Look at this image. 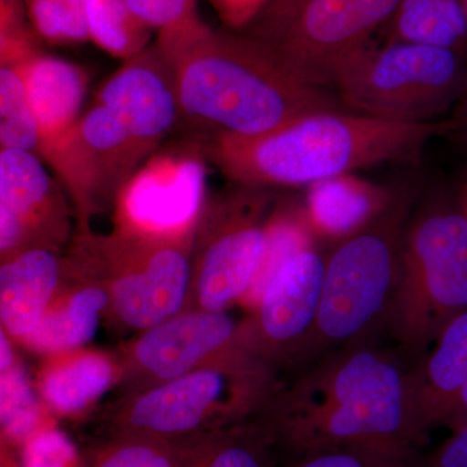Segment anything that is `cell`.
<instances>
[{"label": "cell", "mask_w": 467, "mask_h": 467, "mask_svg": "<svg viewBox=\"0 0 467 467\" xmlns=\"http://www.w3.org/2000/svg\"><path fill=\"white\" fill-rule=\"evenodd\" d=\"M337 350L270 402L263 427L275 444L299 456L340 447L416 451L426 432L411 368L362 343Z\"/></svg>", "instance_id": "1"}, {"label": "cell", "mask_w": 467, "mask_h": 467, "mask_svg": "<svg viewBox=\"0 0 467 467\" xmlns=\"http://www.w3.org/2000/svg\"><path fill=\"white\" fill-rule=\"evenodd\" d=\"M156 46L173 70L181 119L211 138L257 137L308 113L342 109L263 42L216 32L201 17L161 30Z\"/></svg>", "instance_id": "2"}, {"label": "cell", "mask_w": 467, "mask_h": 467, "mask_svg": "<svg viewBox=\"0 0 467 467\" xmlns=\"http://www.w3.org/2000/svg\"><path fill=\"white\" fill-rule=\"evenodd\" d=\"M454 122H395L350 110H318L257 137L217 135L202 150L242 186L297 187L398 161Z\"/></svg>", "instance_id": "3"}, {"label": "cell", "mask_w": 467, "mask_h": 467, "mask_svg": "<svg viewBox=\"0 0 467 467\" xmlns=\"http://www.w3.org/2000/svg\"><path fill=\"white\" fill-rule=\"evenodd\" d=\"M407 202L391 201L326 259L317 321L304 355L359 343L383 325L400 270Z\"/></svg>", "instance_id": "4"}, {"label": "cell", "mask_w": 467, "mask_h": 467, "mask_svg": "<svg viewBox=\"0 0 467 467\" xmlns=\"http://www.w3.org/2000/svg\"><path fill=\"white\" fill-rule=\"evenodd\" d=\"M467 310V213L423 212L405 230L395 294L383 325L411 355Z\"/></svg>", "instance_id": "5"}, {"label": "cell", "mask_w": 467, "mask_h": 467, "mask_svg": "<svg viewBox=\"0 0 467 467\" xmlns=\"http://www.w3.org/2000/svg\"><path fill=\"white\" fill-rule=\"evenodd\" d=\"M467 69L463 55L407 42L368 45L335 76L343 109L395 122H431L460 100Z\"/></svg>", "instance_id": "6"}, {"label": "cell", "mask_w": 467, "mask_h": 467, "mask_svg": "<svg viewBox=\"0 0 467 467\" xmlns=\"http://www.w3.org/2000/svg\"><path fill=\"white\" fill-rule=\"evenodd\" d=\"M267 379L242 361L195 368L137 399L126 422L133 435L167 441L214 431L266 399Z\"/></svg>", "instance_id": "7"}, {"label": "cell", "mask_w": 467, "mask_h": 467, "mask_svg": "<svg viewBox=\"0 0 467 467\" xmlns=\"http://www.w3.org/2000/svg\"><path fill=\"white\" fill-rule=\"evenodd\" d=\"M198 142L156 150L116 193L119 234L138 241L187 243L207 192L205 153Z\"/></svg>", "instance_id": "8"}, {"label": "cell", "mask_w": 467, "mask_h": 467, "mask_svg": "<svg viewBox=\"0 0 467 467\" xmlns=\"http://www.w3.org/2000/svg\"><path fill=\"white\" fill-rule=\"evenodd\" d=\"M400 0H309L284 32L264 43L282 66L324 88L370 45Z\"/></svg>", "instance_id": "9"}, {"label": "cell", "mask_w": 467, "mask_h": 467, "mask_svg": "<svg viewBox=\"0 0 467 467\" xmlns=\"http://www.w3.org/2000/svg\"><path fill=\"white\" fill-rule=\"evenodd\" d=\"M233 195L214 209L192 270L198 309L225 312L247 295L265 254L267 225L259 193Z\"/></svg>", "instance_id": "10"}, {"label": "cell", "mask_w": 467, "mask_h": 467, "mask_svg": "<svg viewBox=\"0 0 467 467\" xmlns=\"http://www.w3.org/2000/svg\"><path fill=\"white\" fill-rule=\"evenodd\" d=\"M115 248L126 261L110 294L117 316L149 330L178 315L192 279L186 243L143 242L119 234Z\"/></svg>", "instance_id": "11"}, {"label": "cell", "mask_w": 467, "mask_h": 467, "mask_svg": "<svg viewBox=\"0 0 467 467\" xmlns=\"http://www.w3.org/2000/svg\"><path fill=\"white\" fill-rule=\"evenodd\" d=\"M95 103L115 113L149 156L181 119L173 70L156 45L126 60L101 86Z\"/></svg>", "instance_id": "12"}, {"label": "cell", "mask_w": 467, "mask_h": 467, "mask_svg": "<svg viewBox=\"0 0 467 467\" xmlns=\"http://www.w3.org/2000/svg\"><path fill=\"white\" fill-rule=\"evenodd\" d=\"M325 264V257L309 245L270 276L257 313V335L269 355L306 353L317 321Z\"/></svg>", "instance_id": "13"}, {"label": "cell", "mask_w": 467, "mask_h": 467, "mask_svg": "<svg viewBox=\"0 0 467 467\" xmlns=\"http://www.w3.org/2000/svg\"><path fill=\"white\" fill-rule=\"evenodd\" d=\"M147 158L115 113L94 103L79 119L75 140L57 177L85 202L95 195L119 192Z\"/></svg>", "instance_id": "14"}, {"label": "cell", "mask_w": 467, "mask_h": 467, "mask_svg": "<svg viewBox=\"0 0 467 467\" xmlns=\"http://www.w3.org/2000/svg\"><path fill=\"white\" fill-rule=\"evenodd\" d=\"M27 106L38 130V156L57 173L75 140L88 75L69 61L36 55L17 64Z\"/></svg>", "instance_id": "15"}, {"label": "cell", "mask_w": 467, "mask_h": 467, "mask_svg": "<svg viewBox=\"0 0 467 467\" xmlns=\"http://www.w3.org/2000/svg\"><path fill=\"white\" fill-rule=\"evenodd\" d=\"M235 334V324L227 313L198 309L146 330L135 356L149 373L171 380L216 358Z\"/></svg>", "instance_id": "16"}, {"label": "cell", "mask_w": 467, "mask_h": 467, "mask_svg": "<svg viewBox=\"0 0 467 467\" xmlns=\"http://www.w3.org/2000/svg\"><path fill=\"white\" fill-rule=\"evenodd\" d=\"M410 370L418 420L427 431L450 425L467 384V310L451 319Z\"/></svg>", "instance_id": "17"}, {"label": "cell", "mask_w": 467, "mask_h": 467, "mask_svg": "<svg viewBox=\"0 0 467 467\" xmlns=\"http://www.w3.org/2000/svg\"><path fill=\"white\" fill-rule=\"evenodd\" d=\"M54 252L30 247L12 252L0 265V324L14 339L26 342L51 306L60 279Z\"/></svg>", "instance_id": "18"}, {"label": "cell", "mask_w": 467, "mask_h": 467, "mask_svg": "<svg viewBox=\"0 0 467 467\" xmlns=\"http://www.w3.org/2000/svg\"><path fill=\"white\" fill-rule=\"evenodd\" d=\"M391 201L382 187L352 173L309 186L306 218L313 230L331 238H347L370 223Z\"/></svg>", "instance_id": "19"}, {"label": "cell", "mask_w": 467, "mask_h": 467, "mask_svg": "<svg viewBox=\"0 0 467 467\" xmlns=\"http://www.w3.org/2000/svg\"><path fill=\"white\" fill-rule=\"evenodd\" d=\"M0 202L30 235L47 229L61 212L60 196L45 161L26 150H0Z\"/></svg>", "instance_id": "20"}, {"label": "cell", "mask_w": 467, "mask_h": 467, "mask_svg": "<svg viewBox=\"0 0 467 467\" xmlns=\"http://www.w3.org/2000/svg\"><path fill=\"white\" fill-rule=\"evenodd\" d=\"M63 355L43 370L39 391L51 410L72 416L90 407L109 389L115 368L99 353Z\"/></svg>", "instance_id": "21"}, {"label": "cell", "mask_w": 467, "mask_h": 467, "mask_svg": "<svg viewBox=\"0 0 467 467\" xmlns=\"http://www.w3.org/2000/svg\"><path fill=\"white\" fill-rule=\"evenodd\" d=\"M387 42H407L465 54L463 0H400L389 23Z\"/></svg>", "instance_id": "22"}, {"label": "cell", "mask_w": 467, "mask_h": 467, "mask_svg": "<svg viewBox=\"0 0 467 467\" xmlns=\"http://www.w3.org/2000/svg\"><path fill=\"white\" fill-rule=\"evenodd\" d=\"M109 303L103 288L85 287L50 306L26 342L42 353L63 355L88 344L97 333L101 310Z\"/></svg>", "instance_id": "23"}, {"label": "cell", "mask_w": 467, "mask_h": 467, "mask_svg": "<svg viewBox=\"0 0 467 467\" xmlns=\"http://www.w3.org/2000/svg\"><path fill=\"white\" fill-rule=\"evenodd\" d=\"M273 445L263 426L218 429L184 441L182 467H275L269 451Z\"/></svg>", "instance_id": "24"}, {"label": "cell", "mask_w": 467, "mask_h": 467, "mask_svg": "<svg viewBox=\"0 0 467 467\" xmlns=\"http://www.w3.org/2000/svg\"><path fill=\"white\" fill-rule=\"evenodd\" d=\"M84 7L90 41L101 50L126 61L149 47L152 29L125 0H84Z\"/></svg>", "instance_id": "25"}, {"label": "cell", "mask_w": 467, "mask_h": 467, "mask_svg": "<svg viewBox=\"0 0 467 467\" xmlns=\"http://www.w3.org/2000/svg\"><path fill=\"white\" fill-rule=\"evenodd\" d=\"M52 425L23 368L0 374V436L23 445L39 430Z\"/></svg>", "instance_id": "26"}, {"label": "cell", "mask_w": 467, "mask_h": 467, "mask_svg": "<svg viewBox=\"0 0 467 467\" xmlns=\"http://www.w3.org/2000/svg\"><path fill=\"white\" fill-rule=\"evenodd\" d=\"M39 138L17 66L0 67V150H32Z\"/></svg>", "instance_id": "27"}, {"label": "cell", "mask_w": 467, "mask_h": 467, "mask_svg": "<svg viewBox=\"0 0 467 467\" xmlns=\"http://www.w3.org/2000/svg\"><path fill=\"white\" fill-rule=\"evenodd\" d=\"M36 36L51 45L90 41L84 0H24Z\"/></svg>", "instance_id": "28"}, {"label": "cell", "mask_w": 467, "mask_h": 467, "mask_svg": "<svg viewBox=\"0 0 467 467\" xmlns=\"http://www.w3.org/2000/svg\"><path fill=\"white\" fill-rule=\"evenodd\" d=\"M95 467H182V444L135 435L104 451Z\"/></svg>", "instance_id": "29"}, {"label": "cell", "mask_w": 467, "mask_h": 467, "mask_svg": "<svg viewBox=\"0 0 467 467\" xmlns=\"http://www.w3.org/2000/svg\"><path fill=\"white\" fill-rule=\"evenodd\" d=\"M290 467H422L416 451L340 447L304 454Z\"/></svg>", "instance_id": "30"}, {"label": "cell", "mask_w": 467, "mask_h": 467, "mask_svg": "<svg viewBox=\"0 0 467 467\" xmlns=\"http://www.w3.org/2000/svg\"><path fill=\"white\" fill-rule=\"evenodd\" d=\"M38 54L24 0H0V67L17 66Z\"/></svg>", "instance_id": "31"}, {"label": "cell", "mask_w": 467, "mask_h": 467, "mask_svg": "<svg viewBox=\"0 0 467 467\" xmlns=\"http://www.w3.org/2000/svg\"><path fill=\"white\" fill-rule=\"evenodd\" d=\"M21 467H84L78 451L54 425L39 430L21 445Z\"/></svg>", "instance_id": "32"}, {"label": "cell", "mask_w": 467, "mask_h": 467, "mask_svg": "<svg viewBox=\"0 0 467 467\" xmlns=\"http://www.w3.org/2000/svg\"><path fill=\"white\" fill-rule=\"evenodd\" d=\"M131 12L150 29L182 26L199 18L198 0H125Z\"/></svg>", "instance_id": "33"}, {"label": "cell", "mask_w": 467, "mask_h": 467, "mask_svg": "<svg viewBox=\"0 0 467 467\" xmlns=\"http://www.w3.org/2000/svg\"><path fill=\"white\" fill-rule=\"evenodd\" d=\"M309 0H270L259 16L252 21L251 38L267 43L276 38Z\"/></svg>", "instance_id": "34"}, {"label": "cell", "mask_w": 467, "mask_h": 467, "mask_svg": "<svg viewBox=\"0 0 467 467\" xmlns=\"http://www.w3.org/2000/svg\"><path fill=\"white\" fill-rule=\"evenodd\" d=\"M422 467H467V422L453 430V435L432 451Z\"/></svg>", "instance_id": "35"}, {"label": "cell", "mask_w": 467, "mask_h": 467, "mask_svg": "<svg viewBox=\"0 0 467 467\" xmlns=\"http://www.w3.org/2000/svg\"><path fill=\"white\" fill-rule=\"evenodd\" d=\"M220 17L232 27L251 24L270 0H209Z\"/></svg>", "instance_id": "36"}, {"label": "cell", "mask_w": 467, "mask_h": 467, "mask_svg": "<svg viewBox=\"0 0 467 467\" xmlns=\"http://www.w3.org/2000/svg\"><path fill=\"white\" fill-rule=\"evenodd\" d=\"M30 236L20 218L0 202V254L17 251Z\"/></svg>", "instance_id": "37"}, {"label": "cell", "mask_w": 467, "mask_h": 467, "mask_svg": "<svg viewBox=\"0 0 467 467\" xmlns=\"http://www.w3.org/2000/svg\"><path fill=\"white\" fill-rule=\"evenodd\" d=\"M16 365V359H15L14 350H12L11 343H9L7 333L0 324V374L11 370Z\"/></svg>", "instance_id": "38"}, {"label": "cell", "mask_w": 467, "mask_h": 467, "mask_svg": "<svg viewBox=\"0 0 467 467\" xmlns=\"http://www.w3.org/2000/svg\"><path fill=\"white\" fill-rule=\"evenodd\" d=\"M467 422V384L463 391L461 392L459 402H457L456 409H454L453 416L450 422L451 430L457 429V427L462 426L463 423Z\"/></svg>", "instance_id": "39"}, {"label": "cell", "mask_w": 467, "mask_h": 467, "mask_svg": "<svg viewBox=\"0 0 467 467\" xmlns=\"http://www.w3.org/2000/svg\"><path fill=\"white\" fill-rule=\"evenodd\" d=\"M11 442L0 436V467H17L16 461L9 451Z\"/></svg>", "instance_id": "40"}, {"label": "cell", "mask_w": 467, "mask_h": 467, "mask_svg": "<svg viewBox=\"0 0 467 467\" xmlns=\"http://www.w3.org/2000/svg\"><path fill=\"white\" fill-rule=\"evenodd\" d=\"M460 109H459V119L457 121H453L454 124H466L467 125V82L465 86V90H463L462 95H461L460 100Z\"/></svg>", "instance_id": "41"}, {"label": "cell", "mask_w": 467, "mask_h": 467, "mask_svg": "<svg viewBox=\"0 0 467 467\" xmlns=\"http://www.w3.org/2000/svg\"><path fill=\"white\" fill-rule=\"evenodd\" d=\"M465 2V14H466V20H467V0H463Z\"/></svg>", "instance_id": "42"}, {"label": "cell", "mask_w": 467, "mask_h": 467, "mask_svg": "<svg viewBox=\"0 0 467 467\" xmlns=\"http://www.w3.org/2000/svg\"><path fill=\"white\" fill-rule=\"evenodd\" d=\"M465 211H466V213H467V204H466V209H465Z\"/></svg>", "instance_id": "43"}]
</instances>
